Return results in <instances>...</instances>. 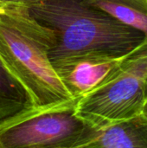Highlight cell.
Returning <instances> with one entry per match:
<instances>
[{
  "instance_id": "3",
  "label": "cell",
  "mask_w": 147,
  "mask_h": 148,
  "mask_svg": "<svg viewBox=\"0 0 147 148\" xmlns=\"http://www.w3.org/2000/svg\"><path fill=\"white\" fill-rule=\"evenodd\" d=\"M146 77V37L100 84L78 99L76 114L86 124L101 127L141 114Z\"/></svg>"
},
{
  "instance_id": "6",
  "label": "cell",
  "mask_w": 147,
  "mask_h": 148,
  "mask_svg": "<svg viewBox=\"0 0 147 148\" xmlns=\"http://www.w3.org/2000/svg\"><path fill=\"white\" fill-rule=\"evenodd\" d=\"M147 148V116L132 118L101 127L86 124L77 148Z\"/></svg>"
},
{
  "instance_id": "1",
  "label": "cell",
  "mask_w": 147,
  "mask_h": 148,
  "mask_svg": "<svg viewBox=\"0 0 147 148\" xmlns=\"http://www.w3.org/2000/svg\"><path fill=\"white\" fill-rule=\"evenodd\" d=\"M27 6L55 33V44L49 54L53 67L82 56H124L146 37L86 0H36Z\"/></svg>"
},
{
  "instance_id": "10",
  "label": "cell",
  "mask_w": 147,
  "mask_h": 148,
  "mask_svg": "<svg viewBox=\"0 0 147 148\" xmlns=\"http://www.w3.org/2000/svg\"><path fill=\"white\" fill-rule=\"evenodd\" d=\"M142 113L145 114V115H146L147 116V100L146 101V102H145V104H144V107H143V110H142Z\"/></svg>"
},
{
  "instance_id": "4",
  "label": "cell",
  "mask_w": 147,
  "mask_h": 148,
  "mask_svg": "<svg viewBox=\"0 0 147 148\" xmlns=\"http://www.w3.org/2000/svg\"><path fill=\"white\" fill-rule=\"evenodd\" d=\"M78 99L24 108L0 119V148H77L86 128L76 114Z\"/></svg>"
},
{
  "instance_id": "5",
  "label": "cell",
  "mask_w": 147,
  "mask_h": 148,
  "mask_svg": "<svg viewBox=\"0 0 147 148\" xmlns=\"http://www.w3.org/2000/svg\"><path fill=\"white\" fill-rule=\"evenodd\" d=\"M126 56H82L63 61L55 65L54 69L70 94L80 98L100 84Z\"/></svg>"
},
{
  "instance_id": "9",
  "label": "cell",
  "mask_w": 147,
  "mask_h": 148,
  "mask_svg": "<svg viewBox=\"0 0 147 148\" xmlns=\"http://www.w3.org/2000/svg\"><path fill=\"white\" fill-rule=\"evenodd\" d=\"M36 0H0V4L3 3H25L28 4L31 2H34Z\"/></svg>"
},
{
  "instance_id": "7",
  "label": "cell",
  "mask_w": 147,
  "mask_h": 148,
  "mask_svg": "<svg viewBox=\"0 0 147 148\" xmlns=\"http://www.w3.org/2000/svg\"><path fill=\"white\" fill-rule=\"evenodd\" d=\"M147 37V0H86Z\"/></svg>"
},
{
  "instance_id": "2",
  "label": "cell",
  "mask_w": 147,
  "mask_h": 148,
  "mask_svg": "<svg viewBox=\"0 0 147 148\" xmlns=\"http://www.w3.org/2000/svg\"><path fill=\"white\" fill-rule=\"evenodd\" d=\"M55 36L25 3L0 4V62L22 86L29 107H42L74 97L49 59Z\"/></svg>"
},
{
  "instance_id": "11",
  "label": "cell",
  "mask_w": 147,
  "mask_h": 148,
  "mask_svg": "<svg viewBox=\"0 0 147 148\" xmlns=\"http://www.w3.org/2000/svg\"><path fill=\"white\" fill-rule=\"evenodd\" d=\"M145 96H146V101L147 100V77L146 82V88H145Z\"/></svg>"
},
{
  "instance_id": "8",
  "label": "cell",
  "mask_w": 147,
  "mask_h": 148,
  "mask_svg": "<svg viewBox=\"0 0 147 148\" xmlns=\"http://www.w3.org/2000/svg\"><path fill=\"white\" fill-rule=\"evenodd\" d=\"M28 107V99L23 88L0 62V119Z\"/></svg>"
}]
</instances>
